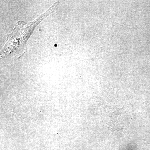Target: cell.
Segmentation results:
<instances>
[{
  "mask_svg": "<svg viewBox=\"0 0 150 150\" xmlns=\"http://www.w3.org/2000/svg\"><path fill=\"white\" fill-rule=\"evenodd\" d=\"M58 4V2L54 3L46 13L34 21L29 23L17 22L13 32L8 35L6 43L1 52V59L7 56L21 55L25 48L26 42L34 28L53 12Z\"/></svg>",
  "mask_w": 150,
  "mask_h": 150,
  "instance_id": "obj_1",
  "label": "cell"
}]
</instances>
